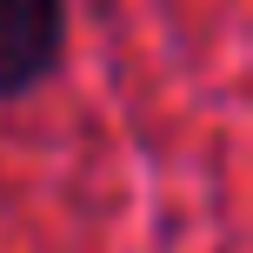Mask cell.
I'll use <instances>...</instances> for the list:
<instances>
[{
	"mask_svg": "<svg viewBox=\"0 0 253 253\" xmlns=\"http://www.w3.org/2000/svg\"><path fill=\"white\" fill-rule=\"evenodd\" d=\"M67 0H0V100H20L60 67Z\"/></svg>",
	"mask_w": 253,
	"mask_h": 253,
	"instance_id": "obj_1",
	"label": "cell"
}]
</instances>
